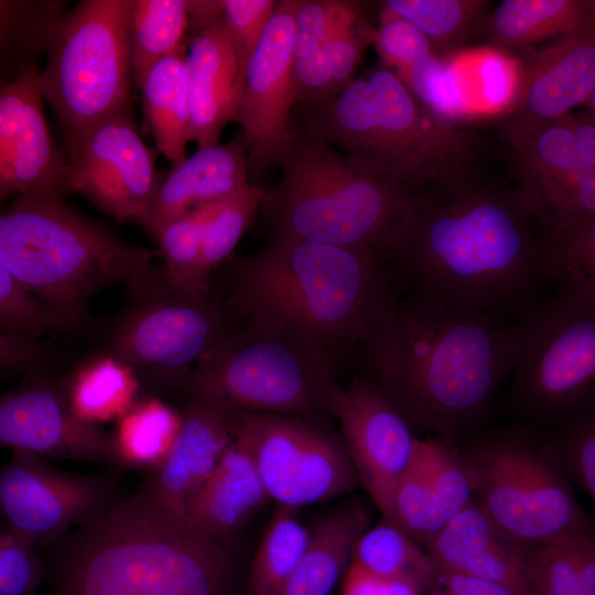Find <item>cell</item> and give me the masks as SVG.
Masks as SVG:
<instances>
[{"label":"cell","mask_w":595,"mask_h":595,"mask_svg":"<svg viewBox=\"0 0 595 595\" xmlns=\"http://www.w3.org/2000/svg\"><path fill=\"white\" fill-rule=\"evenodd\" d=\"M338 368L327 351L309 340L230 316L178 394L209 397L232 410L314 421L329 414L327 398Z\"/></svg>","instance_id":"9c48e42d"},{"label":"cell","mask_w":595,"mask_h":595,"mask_svg":"<svg viewBox=\"0 0 595 595\" xmlns=\"http://www.w3.org/2000/svg\"><path fill=\"white\" fill-rule=\"evenodd\" d=\"M327 409L340 426L343 446L359 483L380 513L396 480L407 468L419 439L382 391L367 378L332 386Z\"/></svg>","instance_id":"d6986e66"},{"label":"cell","mask_w":595,"mask_h":595,"mask_svg":"<svg viewBox=\"0 0 595 595\" xmlns=\"http://www.w3.org/2000/svg\"><path fill=\"white\" fill-rule=\"evenodd\" d=\"M45 595H238L225 540L121 495L41 554Z\"/></svg>","instance_id":"277c9868"},{"label":"cell","mask_w":595,"mask_h":595,"mask_svg":"<svg viewBox=\"0 0 595 595\" xmlns=\"http://www.w3.org/2000/svg\"><path fill=\"white\" fill-rule=\"evenodd\" d=\"M431 487V541L472 500V486L461 454L440 441L420 440ZM430 541V542H431Z\"/></svg>","instance_id":"b9f144b4"},{"label":"cell","mask_w":595,"mask_h":595,"mask_svg":"<svg viewBox=\"0 0 595 595\" xmlns=\"http://www.w3.org/2000/svg\"><path fill=\"white\" fill-rule=\"evenodd\" d=\"M215 203L193 208L165 224L154 236L164 259L162 274L176 293L197 296L213 290V278L203 263V240Z\"/></svg>","instance_id":"74e56055"},{"label":"cell","mask_w":595,"mask_h":595,"mask_svg":"<svg viewBox=\"0 0 595 595\" xmlns=\"http://www.w3.org/2000/svg\"><path fill=\"white\" fill-rule=\"evenodd\" d=\"M227 261L213 285L231 317L309 340L339 367L398 298L388 263L363 249L271 234L257 251Z\"/></svg>","instance_id":"3957f363"},{"label":"cell","mask_w":595,"mask_h":595,"mask_svg":"<svg viewBox=\"0 0 595 595\" xmlns=\"http://www.w3.org/2000/svg\"><path fill=\"white\" fill-rule=\"evenodd\" d=\"M62 345L54 338L26 339L0 335V367L22 374L46 367L66 366Z\"/></svg>","instance_id":"f907efd6"},{"label":"cell","mask_w":595,"mask_h":595,"mask_svg":"<svg viewBox=\"0 0 595 595\" xmlns=\"http://www.w3.org/2000/svg\"><path fill=\"white\" fill-rule=\"evenodd\" d=\"M182 398L174 442L138 489L165 512L187 521L193 498L232 442L234 410L201 394Z\"/></svg>","instance_id":"44dd1931"},{"label":"cell","mask_w":595,"mask_h":595,"mask_svg":"<svg viewBox=\"0 0 595 595\" xmlns=\"http://www.w3.org/2000/svg\"><path fill=\"white\" fill-rule=\"evenodd\" d=\"M511 313L516 351L509 378L520 409L562 420L594 409L595 299L537 294Z\"/></svg>","instance_id":"8fae6325"},{"label":"cell","mask_w":595,"mask_h":595,"mask_svg":"<svg viewBox=\"0 0 595 595\" xmlns=\"http://www.w3.org/2000/svg\"><path fill=\"white\" fill-rule=\"evenodd\" d=\"M595 26L556 39L523 66L515 105L506 115V137L571 113L594 111Z\"/></svg>","instance_id":"7402d4cb"},{"label":"cell","mask_w":595,"mask_h":595,"mask_svg":"<svg viewBox=\"0 0 595 595\" xmlns=\"http://www.w3.org/2000/svg\"><path fill=\"white\" fill-rule=\"evenodd\" d=\"M128 28L132 83L140 89L154 65L184 53L186 0H129Z\"/></svg>","instance_id":"836d02e7"},{"label":"cell","mask_w":595,"mask_h":595,"mask_svg":"<svg viewBox=\"0 0 595 595\" xmlns=\"http://www.w3.org/2000/svg\"><path fill=\"white\" fill-rule=\"evenodd\" d=\"M229 322L214 285L203 295L176 293L161 267L152 263L125 283V300L115 313L94 317L83 342L87 353L128 367L142 397L160 398L181 392L192 368Z\"/></svg>","instance_id":"ba28073f"},{"label":"cell","mask_w":595,"mask_h":595,"mask_svg":"<svg viewBox=\"0 0 595 595\" xmlns=\"http://www.w3.org/2000/svg\"><path fill=\"white\" fill-rule=\"evenodd\" d=\"M435 582L453 595H520L505 584L463 574L435 573Z\"/></svg>","instance_id":"f5cc1de1"},{"label":"cell","mask_w":595,"mask_h":595,"mask_svg":"<svg viewBox=\"0 0 595 595\" xmlns=\"http://www.w3.org/2000/svg\"><path fill=\"white\" fill-rule=\"evenodd\" d=\"M271 501L250 456L232 439L193 498L187 522L201 533L225 540Z\"/></svg>","instance_id":"484cf974"},{"label":"cell","mask_w":595,"mask_h":595,"mask_svg":"<svg viewBox=\"0 0 595 595\" xmlns=\"http://www.w3.org/2000/svg\"><path fill=\"white\" fill-rule=\"evenodd\" d=\"M563 474L592 500L595 499V413L594 409L564 420L556 443Z\"/></svg>","instance_id":"bcb514c9"},{"label":"cell","mask_w":595,"mask_h":595,"mask_svg":"<svg viewBox=\"0 0 595 595\" xmlns=\"http://www.w3.org/2000/svg\"><path fill=\"white\" fill-rule=\"evenodd\" d=\"M507 314L408 292L354 358L412 430L451 437L479 421L510 376L516 336Z\"/></svg>","instance_id":"7a4b0ae2"},{"label":"cell","mask_w":595,"mask_h":595,"mask_svg":"<svg viewBox=\"0 0 595 595\" xmlns=\"http://www.w3.org/2000/svg\"><path fill=\"white\" fill-rule=\"evenodd\" d=\"M66 1L0 0V87L40 68Z\"/></svg>","instance_id":"4dcf8cb0"},{"label":"cell","mask_w":595,"mask_h":595,"mask_svg":"<svg viewBox=\"0 0 595 595\" xmlns=\"http://www.w3.org/2000/svg\"><path fill=\"white\" fill-rule=\"evenodd\" d=\"M264 196L266 190L250 184L215 203L203 240V263L209 277L229 260Z\"/></svg>","instance_id":"7bdbcfd3"},{"label":"cell","mask_w":595,"mask_h":595,"mask_svg":"<svg viewBox=\"0 0 595 595\" xmlns=\"http://www.w3.org/2000/svg\"><path fill=\"white\" fill-rule=\"evenodd\" d=\"M350 562L372 575L405 582L423 593L435 583L434 566L423 548L383 520L360 534Z\"/></svg>","instance_id":"8d00e7d4"},{"label":"cell","mask_w":595,"mask_h":595,"mask_svg":"<svg viewBox=\"0 0 595 595\" xmlns=\"http://www.w3.org/2000/svg\"><path fill=\"white\" fill-rule=\"evenodd\" d=\"M277 4L275 0H224L221 19L245 69Z\"/></svg>","instance_id":"681fc988"},{"label":"cell","mask_w":595,"mask_h":595,"mask_svg":"<svg viewBox=\"0 0 595 595\" xmlns=\"http://www.w3.org/2000/svg\"><path fill=\"white\" fill-rule=\"evenodd\" d=\"M432 498L420 440L410 463L396 480L382 520L397 527L421 548L431 541Z\"/></svg>","instance_id":"ee69618b"},{"label":"cell","mask_w":595,"mask_h":595,"mask_svg":"<svg viewBox=\"0 0 595 595\" xmlns=\"http://www.w3.org/2000/svg\"><path fill=\"white\" fill-rule=\"evenodd\" d=\"M573 118L580 161L585 169L595 170V111L587 109Z\"/></svg>","instance_id":"db71d44e"},{"label":"cell","mask_w":595,"mask_h":595,"mask_svg":"<svg viewBox=\"0 0 595 595\" xmlns=\"http://www.w3.org/2000/svg\"><path fill=\"white\" fill-rule=\"evenodd\" d=\"M295 0L278 4L245 69L237 120L247 147L248 174L260 177L277 165L291 132L296 105L292 79Z\"/></svg>","instance_id":"ac0fdd59"},{"label":"cell","mask_w":595,"mask_h":595,"mask_svg":"<svg viewBox=\"0 0 595 595\" xmlns=\"http://www.w3.org/2000/svg\"><path fill=\"white\" fill-rule=\"evenodd\" d=\"M342 595H423V592L405 582L372 575L350 562Z\"/></svg>","instance_id":"816d5d0a"},{"label":"cell","mask_w":595,"mask_h":595,"mask_svg":"<svg viewBox=\"0 0 595 595\" xmlns=\"http://www.w3.org/2000/svg\"><path fill=\"white\" fill-rule=\"evenodd\" d=\"M374 44L382 67L390 69L398 77L428 55L437 52L420 30L382 8Z\"/></svg>","instance_id":"7dc6e473"},{"label":"cell","mask_w":595,"mask_h":595,"mask_svg":"<svg viewBox=\"0 0 595 595\" xmlns=\"http://www.w3.org/2000/svg\"><path fill=\"white\" fill-rule=\"evenodd\" d=\"M44 576L42 555L0 518V595H39Z\"/></svg>","instance_id":"c3c4849f"},{"label":"cell","mask_w":595,"mask_h":595,"mask_svg":"<svg viewBox=\"0 0 595 595\" xmlns=\"http://www.w3.org/2000/svg\"><path fill=\"white\" fill-rule=\"evenodd\" d=\"M529 544L505 533L473 499L425 548L435 573H455L505 584L526 595Z\"/></svg>","instance_id":"cb8c5ba5"},{"label":"cell","mask_w":595,"mask_h":595,"mask_svg":"<svg viewBox=\"0 0 595 595\" xmlns=\"http://www.w3.org/2000/svg\"><path fill=\"white\" fill-rule=\"evenodd\" d=\"M311 538L296 517V509L277 506L253 556L248 589L250 595H277L288 580Z\"/></svg>","instance_id":"f35d334b"},{"label":"cell","mask_w":595,"mask_h":595,"mask_svg":"<svg viewBox=\"0 0 595 595\" xmlns=\"http://www.w3.org/2000/svg\"><path fill=\"white\" fill-rule=\"evenodd\" d=\"M506 139L516 156L517 187L540 228L595 220V170L580 161L572 113Z\"/></svg>","instance_id":"e0dca14e"},{"label":"cell","mask_w":595,"mask_h":595,"mask_svg":"<svg viewBox=\"0 0 595 595\" xmlns=\"http://www.w3.org/2000/svg\"><path fill=\"white\" fill-rule=\"evenodd\" d=\"M536 231L543 282L595 299V220Z\"/></svg>","instance_id":"e575fe53"},{"label":"cell","mask_w":595,"mask_h":595,"mask_svg":"<svg viewBox=\"0 0 595 595\" xmlns=\"http://www.w3.org/2000/svg\"><path fill=\"white\" fill-rule=\"evenodd\" d=\"M480 24L491 47H524L595 26V1L504 0Z\"/></svg>","instance_id":"83f0119b"},{"label":"cell","mask_w":595,"mask_h":595,"mask_svg":"<svg viewBox=\"0 0 595 595\" xmlns=\"http://www.w3.org/2000/svg\"><path fill=\"white\" fill-rule=\"evenodd\" d=\"M490 3L485 0H386L381 8L410 22L439 51L458 43L480 25Z\"/></svg>","instance_id":"60d3db41"},{"label":"cell","mask_w":595,"mask_h":595,"mask_svg":"<svg viewBox=\"0 0 595 595\" xmlns=\"http://www.w3.org/2000/svg\"><path fill=\"white\" fill-rule=\"evenodd\" d=\"M224 0H186L187 31L192 37L215 23L223 13Z\"/></svg>","instance_id":"11a10c76"},{"label":"cell","mask_w":595,"mask_h":595,"mask_svg":"<svg viewBox=\"0 0 595 595\" xmlns=\"http://www.w3.org/2000/svg\"><path fill=\"white\" fill-rule=\"evenodd\" d=\"M277 165L281 180L260 207L271 234L367 250L389 264L418 190L292 129Z\"/></svg>","instance_id":"8992f818"},{"label":"cell","mask_w":595,"mask_h":595,"mask_svg":"<svg viewBox=\"0 0 595 595\" xmlns=\"http://www.w3.org/2000/svg\"><path fill=\"white\" fill-rule=\"evenodd\" d=\"M526 595H595V541L578 533L529 545Z\"/></svg>","instance_id":"d6a6232c"},{"label":"cell","mask_w":595,"mask_h":595,"mask_svg":"<svg viewBox=\"0 0 595 595\" xmlns=\"http://www.w3.org/2000/svg\"><path fill=\"white\" fill-rule=\"evenodd\" d=\"M178 426V411L158 397H140L118 419L113 433L121 468L156 467L170 451Z\"/></svg>","instance_id":"d590c367"},{"label":"cell","mask_w":595,"mask_h":595,"mask_svg":"<svg viewBox=\"0 0 595 595\" xmlns=\"http://www.w3.org/2000/svg\"><path fill=\"white\" fill-rule=\"evenodd\" d=\"M389 267L408 292L475 310L511 313L543 282L522 193L474 169L416 191Z\"/></svg>","instance_id":"6da1fadb"},{"label":"cell","mask_w":595,"mask_h":595,"mask_svg":"<svg viewBox=\"0 0 595 595\" xmlns=\"http://www.w3.org/2000/svg\"><path fill=\"white\" fill-rule=\"evenodd\" d=\"M241 132L226 143L197 148L164 175L144 229L155 234L193 208L218 202L250 185Z\"/></svg>","instance_id":"d4e9b609"},{"label":"cell","mask_w":595,"mask_h":595,"mask_svg":"<svg viewBox=\"0 0 595 595\" xmlns=\"http://www.w3.org/2000/svg\"><path fill=\"white\" fill-rule=\"evenodd\" d=\"M72 190L118 221L144 228L165 174L141 138L133 115L110 118L91 130L69 162Z\"/></svg>","instance_id":"2e32d148"},{"label":"cell","mask_w":595,"mask_h":595,"mask_svg":"<svg viewBox=\"0 0 595 595\" xmlns=\"http://www.w3.org/2000/svg\"><path fill=\"white\" fill-rule=\"evenodd\" d=\"M291 128L415 190L474 169L477 155L474 136L425 108L382 66L323 100L296 104Z\"/></svg>","instance_id":"5b68a950"},{"label":"cell","mask_w":595,"mask_h":595,"mask_svg":"<svg viewBox=\"0 0 595 595\" xmlns=\"http://www.w3.org/2000/svg\"><path fill=\"white\" fill-rule=\"evenodd\" d=\"M154 252L60 199L0 207V262L29 293L86 329L90 300L153 263ZM85 334V335H86ZM85 337V336H84Z\"/></svg>","instance_id":"52a82bcc"},{"label":"cell","mask_w":595,"mask_h":595,"mask_svg":"<svg viewBox=\"0 0 595 595\" xmlns=\"http://www.w3.org/2000/svg\"><path fill=\"white\" fill-rule=\"evenodd\" d=\"M85 334L82 325L24 290L0 262V335L83 339Z\"/></svg>","instance_id":"ab89813d"},{"label":"cell","mask_w":595,"mask_h":595,"mask_svg":"<svg viewBox=\"0 0 595 595\" xmlns=\"http://www.w3.org/2000/svg\"><path fill=\"white\" fill-rule=\"evenodd\" d=\"M232 434L277 506L298 509L360 485L343 444L312 420L234 410Z\"/></svg>","instance_id":"4fadbf2b"},{"label":"cell","mask_w":595,"mask_h":595,"mask_svg":"<svg viewBox=\"0 0 595 595\" xmlns=\"http://www.w3.org/2000/svg\"><path fill=\"white\" fill-rule=\"evenodd\" d=\"M68 399L75 414L91 424L120 418L140 398L133 372L116 359L86 353L65 371Z\"/></svg>","instance_id":"f546056e"},{"label":"cell","mask_w":595,"mask_h":595,"mask_svg":"<svg viewBox=\"0 0 595 595\" xmlns=\"http://www.w3.org/2000/svg\"><path fill=\"white\" fill-rule=\"evenodd\" d=\"M462 457L473 499L512 539L533 545L591 532L569 479L527 435H488Z\"/></svg>","instance_id":"7c38bea8"},{"label":"cell","mask_w":595,"mask_h":595,"mask_svg":"<svg viewBox=\"0 0 595 595\" xmlns=\"http://www.w3.org/2000/svg\"><path fill=\"white\" fill-rule=\"evenodd\" d=\"M431 595H453V594L450 591H447L446 588L441 586V588L434 589Z\"/></svg>","instance_id":"9f6ffc18"},{"label":"cell","mask_w":595,"mask_h":595,"mask_svg":"<svg viewBox=\"0 0 595 595\" xmlns=\"http://www.w3.org/2000/svg\"><path fill=\"white\" fill-rule=\"evenodd\" d=\"M40 68L0 87V207L13 195L63 201L73 192L71 164L46 122Z\"/></svg>","instance_id":"ffe728a7"},{"label":"cell","mask_w":595,"mask_h":595,"mask_svg":"<svg viewBox=\"0 0 595 595\" xmlns=\"http://www.w3.org/2000/svg\"><path fill=\"white\" fill-rule=\"evenodd\" d=\"M399 78L434 115L453 123L467 119L457 79L447 57L432 53Z\"/></svg>","instance_id":"f6af8a7d"},{"label":"cell","mask_w":595,"mask_h":595,"mask_svg":"<svg viewBox=\"0 0 595 595\" xmlns=\"http://www.w3.org/2000/svg\"><path fill=\"white\" fill-rule=\"evenodd\" d=\"M367 527L368 516L359 504L346 505L321 520L311 530L304 554L277 595H331Z\"/></svg>","instance_id":"4316f807"},{"label":"cell","mask_w":595,"mask_h":595,"mask_svg":"<svg viewBox=\"0 0 595 595\" xmlns=\"http://www.w3.org/2000/svg\"><path fill=\"white\" fill-rule=\"evenodd\" d=\"M129 0H82L66 10L36 83L57 118L71 162L87 134L132 112Z\"/></svg>","instance_id":"30bf717a"},{"label":"cell","mask_w":595,"mask_h":595,"mask_svg":"<svg viewBox=\"0 0 595 595\" xmlns=\"http://www.w3.org/2000/svg\"><path fill=\"white\" fill-rule=\"evenodd\" d=\"M143 113L158 151L172 164L181 163L191 141V107L185 53L154 65L142 86Z\"/></svg>","instance_id":"f1b7e54d"},{"label":"cell","mask_w":595,"mask_h":595,"mask_svg":"<svg viewBox=\"0 0 595 595\" xmlns=\"http://www.w3.org/2000/svg\"><path fill=\"white\" fill-rule=\"evenodd\" d=\"M68 366L23 372L13 389L0 390V448L121 468L113 433L73 411L65 385Z\"/></svg>","instance_id":"9a60e30c"},{"label":"cell","mask_w":595,"mask_h":595,"mask_svg":"<svg viewBox=\"0 0 595 595\" xmlns=\"http://www.w3.org/2000/svg\"><path fill=\"white\" fill-rule=\"evenodd\" d=\"M121 495L108 475L66 472L25 451L0 465V518L40 554Z\"/></svg>","instance_id":"5bb4252c"},{"label":"cell","mask_w":595,"mask_h":595,"mask_svg":"<svg viewBox=\"0 0 595 595\" xmlns=\"http://www.w3.org/2000/svg\"><path fill=\"white\" fill-rule=\"evenodd\" d=\"M467 119L507 115L516 102L523 66L506 51L482 47L447 56Z\"/></svg>","instance_id":"1f68e13d"},{"label":"cell","mask_w":595,"mask_h":595,"mask_svg":"<svg viewBox=\"0 0 595 595\" xmlns=\"http://www.w3.org/2000/svg\"><path fill=\"white\" fill-rule=\"evenodd\" d=\"M185 57L191 141L217 144L225 126L237 120L245 85V66L221 17L192 37Z\"/></svg>","instance_id":"603a6c76"}]
</instances>
